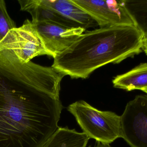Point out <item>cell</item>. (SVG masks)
<instances>
[{"mask_svg": "<svg viewBox=\"0 0 147 147\" xmlns=\"http://www.w3.org/2000/svg\"><path fill=\"white\" fill-rule=\"evenodd\" d=\"M60 89L25 86L0 73V147H42L58 128Z\"/></svg>", "mask_w": 147, "mask_h": 147, "instance_id": "obj_1", "label": "cell"}, {"mask_svg": "<svg viewBox=\"0 0 147 147\" xmlns=\"http://www.w3.org/2000/svg\"><path fill=\"white\" fill-rule=\"evenodd\" d=\"M144 37L134 25L99 28L84 33L54 58L52 67L71 79L88 78L109 64H119L142 52Z\"/></svg>", "mask_w": 147, "mask_h": 147, "instance_id": "obj_2", "label": "cell"}, {"mask_svg": "<svg viewBox=\"0 0 147 147\" xmlns=\"http://www.w3.org/2000/svg\"><path fill=\"white\" fill-rule=\"evenodd\" d=\"M67 110L89 139L110 145L121 138V116L115 112L98 110L83 100L70 104Z\"/></svg>", "mask_w": 147, "mask_h": 147, "instance_id": "obj_3", "label": "cell"}, {"mask_svg": "<svg viewBox=\"0 0 147 147\" xmlns=\"http://www.w3.org/2000/svg\"><path fill=\"white\" fill-rule=\"evenodd\" d=\"M0 52L9 54L22 64L35 57L50 56L34 24L27 19L23 25L10 30L0 42Z\"/></svg>", "mask_w": 147, "mask_h": 147, "instance_id": "obj_4", "label": "cell"}, {"mask_svg": "<svg viewBox=\"0 0 147 147\" xmlns=\"http://www.w3.org/2000/svg\"><path fill=\"white\" fill-rule=\"evenodd\" d=\"M121 138L131 147H147V96L127 104L121 116Z\"/></svg>", "mask_w": 147, "mask_h": 147, "instance_id": "obj_5", "label": "cell"}, {"mask_svg": "<svg viewBox=\"0 0 147 147\" xmlns=\"http://www.w3.org/2000/svg\"><path fill=\"white\" fill-rule=\"evenodd\" d=\"M89 14L100 28L115 26L135 25L129 13L125 0H72Z\"/></svg>", "mask_w": 147, "mask_h": 147, "instance_id": "obj_6", "label": "cell"}, {"mask_svg": "<svg viewBox=\"0 0 147 147\" xmlns=\"http://www.w3.org/2000/svg\"><path fill=\"white\" fill-rule=\"evenodd\" d=\"M33 24L47 51L53 58L68 49L86 31L80 27H69L50 22Z\"/></svg>", "mask_w": 147, "mask_h": 147, "instance_id": "obj_7", "label": "cell"}, {"mask_svg": "<svg viewBox=\"0 0 147 147\" xmlns=\"http://www.w3.org/2000/svg\"><path fill=\"white\" fill-rule=\"evenodd\" d=\"M47 7L86 29L98 26L96 21L72 0H40Z\"/></svg>", "mask_w": 147, "mask_h": 147, "instance_id": "obj_8", "label": "cell"}, {"mask_svg": "<svg viewBox=\"0 0 147 147\" xmlns=\"http://www.w3.org/2000/svg\"><path fill=\"white\" fill-rule=\"evenodd\" d=\"M18 1L21 10L28 12L32 16V23L50 22L69 27H80L44 5L40 0H18Z\"/></svg>", "mask_w": 147, "mask_h": 147, "instance_id": "obj_9", "label": "cell"}, {"mask_svg": "<svg viewBox=\"0 0 147 147\" xmlns=\"http://www.w3.org/2000/svg\"><path fill=\"white\" fill-rule=\"evenodd\" d=\"M115 88L127 91L147 87V63H142L129 71L118 75L112 80Z\"/></svg>", "mask_w": 147, "mask_h": 147, "instance_id": "obj_10", "label": "cell"}, {"mask_svg": "<svg viewBox=\"0 0 147 147\" xmlns=\"http://www.w3.org/2000/svg\"><path fill=\"white\" fill-rule=\"evenodd\" d=\"M89 140L84 133L59 127L42 147H86Z\"/></svg>", "mask_w": 147, "mask_h": 147, "instance_id": "obj_11", "label": "cell"}, {"mask_svg": "<svg viewBox=\"0 0 147 147\" xmlns=\"http://www.w3.org/2000/svg\"><path fill=\"white\" fill-rule=\"evenodd\" d=\"M125 6L136 26L147 39V1L125 0Z\"/></svg>", "mask_w": 147, "mask_h": 147, "instance_id": "obj_12", "label": "cell"}, {"mask_svg": "<svg viewBox=\"0 0 147 147\" xmlns=\"http://www.w3.org/2000/svg\"><path fill=\"white\" fill-rule=\"evenodd\" d=\"M16 28V24L8 13L5 1L0 0V42L10 30Z\"/></svg>", "mask_w": 147, "mask_h": 147, "instance_id": "obj_13", "label": "cell"}, {"mask_svg": "<svg viewBox=\"0 0 147 147\" xmlns=\"http://www.w3.org/2000/svg\"><path fill=\"white\" fill-rule=\"evenodd\" d=\"M88 147H112L110 145L108 144H103L100 142H97V143L93 147H92L91 146H89Z\"/></svg>", "mask_w": 147, "mask_h": 147, "instance_id": "obj_14", "label": "cell"}, {"mask_svg": "<svg viewBox=\"0 0 147 147\" xmlns=\"http://www.w3.org/2000/svg\"><path fill=\"white\" fill-rule=\"evenodd\" d=\"M142 49L147 55V39L143 40V47Z\"/></svg>", "mask_w": 147, "mask_h": 147, "instance_id": "obj_15", "label": "cell"}, {"mask_svg": "<svg viewBox=\"0 0 147 147\" xmlns=\"http://www.w3.org/2000/svg\"><path fill=\"white\" fill-rule=\"evenodd\" d=\"M141 91H143V92H145V93H146L147 94V87L146 88H145V89H143Z\"/></svg>", "mask_w": 147, "mask_h": 147, "instance_id": "obj_16", "label": "cell"}]
</instances>
